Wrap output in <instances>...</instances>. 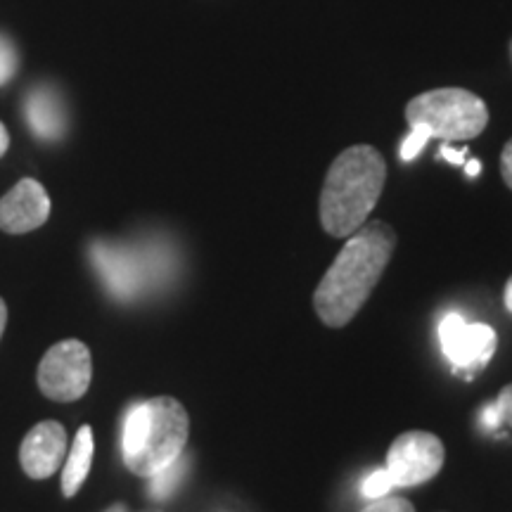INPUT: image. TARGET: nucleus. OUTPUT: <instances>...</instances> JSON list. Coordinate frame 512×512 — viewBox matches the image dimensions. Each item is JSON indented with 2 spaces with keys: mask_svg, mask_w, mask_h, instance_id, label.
<instances>
[{
  "mask_svg": "<svg viewBox=\"0 0 512 512\" xmlns=\"http://www.w3.org/2000/svg\"><path fill=\"white\" fill-rule=\"evenodd\" d=\"M50 216V197L36 178H22L8 195L0 197V230L24 235L41 228Z\"/></svg>",
  "mask_w": 512,
  "mask_h": 512,
  "instance_id": "obj_8",
  "label": "nucleus"
},
{
  "mask_svg": "<svg viewBox=\"0 0 512 512\" xmlns=\"http://www.w3.org/2000/svg\"><path fill=\"white\" fill-rule=\"evenodd\" d=\"M396 249V230L384 221H366L325 271L313 309L328 328H344L366 306Z\"/></svg>",
  "mask_w": 512,
  "mask_h": 512,
  "instance_id": "obj_1",
  "label": "nucleus"
},
{
  "mask_svg": "<svg viewBox=\"0 0 512 512\" xmlns=\"http://www.w3.org/2000/svg\"><path fill=\"white\" fill-rule=\"evenodd\" d=\"M93 451H95V439L93 430L88 425H83L72 441V448L67 451L62 467V494L67 498H74L81 491L83 482L88 479L93 465Z\"/></svg>",
  "mask_w": 512,
  "mask_h": 512,
  "instance_id": "obj_12",
  "label": "nucleus"
},
{
  "mask_svg": "<svg viewBox=\"0 0 512 512\" xmlns=\"http://www.w3.org/2000/svg\"><path fill=\"white\" fill-rule=\"evenodd\" d=\"M8 147H10V133H8V128L0 124V157L8 152Z\"/></svg>",
  "mask_w": 512,
  "mask_h": 512,
  "instance_id": "obj_22",
  "label": "nucleus"
},
{
  "mask_svg": "<svg viewBox=\"0 0 512 512\" xmlns=\"http://www.w3.org/2000/svg\"><path fill=\"white\" fill-rule=\"evenodd\" d=\"M494 403L498 408V415H501V425L512 427V382L505 384Z\"/></svg>",
  "mask_w": 512,
  "mask_h": 512,
  "instance_id": "obj_18",
  "label": "nucleus"
},
{
  "mask_svg": "<svg viewBox=\"0 0 512 512\" xmlns=\"http://www.w3.org/2000/svg\"><path fill=\"white\" fill-rule=\"evenodd\" d=\"M5 323H8V306H5L3 299H0V337L5 332Z\"/></svg>",
  "mask_w": 512,
  "mask_h": 512,
  "instance_id": "obj_24",
  "label": "nucleus"
},
{
  "mask_svg": "<svg viewBox=\"0 0 512 512\" xmlns=\"http://www.w3.org/2000/svg\"><path fill=\"white\" fill-rule=\"evenodd\" d=\"M503 299H505V309H508V311L512 313V275L508 278V283H505V294H503Z\"/></svg>",
  "mask_w": 512,
  "mask_h": 512,
  "instance_id": "obj_23",
  "label": "nucleus"
},
{
  "mask_svg": "<svg viewBox=\"0 0 512 512\" xmlns=\"http://www.w3.org/2000/svg\"><path fill=\"white\" fill-rule=\"evenodd\" d=\"M408 126L430 128L432 138L444 143L472 140L489 124V107L465 88H437L415 95L406 105Z\"/></svg>",
  "mask_w": 512,
  "mask_h": 512,
  "instance_id": "obj_4",
  "label": "nucleus"
},
{
  "mask_svg": "<svg viewBox=\"0 0 512 512\" xmlns=\"http://www.w3.org/2000/svg\"><path fill=\"white\" fill-rule=\"evenodd\" d=\"M105 512H131V510H128L124 503H117V505H112V508H107Z\"/></svg>",
  "mask_w": 512,
  "mask_h": 512,
  "instance_id": "obj_26",
  "label": "nucleus"
},
{
  "mask_svg": "<svg viewBox=\"0 0 512 512\" xmlns=\"http://www.w3.org/2000/svg\"><path fill=\"white\" fill-rule=\"evenodd\" d=\"M69 451L67 432L60 422L43 420L31 430L19 448V463L31 479H48L60 470Z\"/></svg>",
  "mask_w": 512,
  "mask_h": 512,
  "instance_id": "obj_9",
  "label": "nucleus"
},
{
  "mask_svg": "<svg viewBox=\"0 0 512 512\" xmlns=\"http://www.w3.org/2000/svg\"><path fill=\"white\" fill-rule=\"evenodd\" d=\"M361 512H415V508L411 501H406V498L387 494V496L373 498V501H370Z\"/></svg>",
  "mask_w": 512,
  "mask_h": 512,
  "instance_id": "obj_16",
  "label": "nucleus"
},
{
  "mask_svg": "<svg viewBox=\"0 0 512 512\" xmlns=\"http://www.w3.org/2000/svg\"><path fill=\"white\" fill-rule=\"evenodd\" d=\"M190 470V456H185V451L176 460H171L169 465H164L162 470H157L155 475L150 477V496L157 498V501H166L176 494L178 486L183 484L185 475Z\"/></svg>",
  "mask_w": 512,
  "mask_h": 512,
  "instance_id": "obj_13",
  "label": "nucleus"
},
{
  "mask_svg": "<svg viewBox=\"0 0 512 512\" xmlns=\"http://www.w3.org/2000/svg\"><path fill=\"white\" fill-rule=\"evenodd\" d=\"M24 117L36 138L60 140L67 131V110L60 93L50 86H34L24 100Z\"/></svg>",
  "mask_w": 512,
  "mask_h": 512,
  "instance_id": "obj_10",
  "label": "nucleus"
},
{
  "mask_svg": "<svg viewBox=\"0 0 512 512\" xmlns=\"http://www.w3.org/2000/svg\"><path fill=\"white\" fill-rule=\"evenodd\" d=\"M439 339L444 356L467 375L482 370L496 354L498 337L491 325L467 323L460 313H448L439 323Z\"/></svg>",
  "mask_w": 512,
  "mask_h": 512,
  "instance_id": "obj_7",
  "label": "nucleus"
},
{
  "mask_svg": "<svg viewBox=\"0 0 512 512\" xmlns=\"http://www.w3.org/2000/svg\"><path fill=\"white\" fill-rule=\"evenodd\" d=\"M91 256L93 264L98 266V273L102 275V280H105L112 294H117L121 299H128L138 292L140 271L131 254H126L124 249L105 245V242H98V245H93Z\"/></svg>",
  "mask_w": 512,
  "mask_h": 512,
  "instance_id": "obj_11",
  "label": "nucleus"
},
{
  "mask_svg": "<svg viewBox=\"0 0 512 512\" xmlns=\"http://www.w3.org/2000/svg\"><path fill=\"white\" fill-rule=\"evenodd\" d=\"M439 155L446 159V162H451V164H465V155H467V150H453L451 145L448 143H444L441 145V150H439Z\"/></svg>",
  "mask_w": 512,
  "mask_h": 512,
  "instance_id": "obj_21",
  "label": "nucleus"
},
{
  "mask_svg": "<svg viewBox=\"0 0 512 512\" xmlns=\"http://www.w3.org/2000/svg\"><path fill=\"white\" fill-rule=\"evenodd\" d=\"M482 425L486 430H496V427H501V415H498V408L496 403H486L484 411H482Z\"/></svg>",
  "mask_w": 512,
  "mask_h": 512,
  "instance_id": "obj_20",
  "label": "nucleus"
},
{
  "mask_svg": "<svg viewBox=\"0 0 512 512\" xmlns=\"http://www.w3.org/2000/svg\"><path fill=\"white\" fill-rule=\"evenodd\" d=\"M140 512H162V510H155V508H150V510H140Z\"/></svg>",
  "mask_w": 512,
  "mask_h": 512,
  "instance_id": "obj_27",
  "label": "nucleus"
},
{
  "mask_svg": "<svg viewBox=\"0 0 512 512\" xmlns=\"http://www.w3.org/2000/svg\"><path fill=\"white\" fill-rule=\"evenodd\" d=\"M446 460V448L432 432H403L392 441L387 453V467L394 486L427 484L441 472Z\"/></svg>",
  "mask_w": 512,
  "mask_h": 512,
  "instance_id": "obj_6",
  "label": "nucleus"
},
{
  "mask_svg": "<svg viewBox=\"0 0 512 512\" xmlns=\"http://www.w3.org/2000/svg\"><path fill=\"white\" fill-rule=\"evenodd\" d=\"M392 486H394V482H392V477H389L387 470H375L373 475L363 482V496L373 501V498L387 496Z\"/></svg>",
  "mask_w": 512,
  "mask_h": 512,
  "instance_id": "obj_17",
  "label": "nucleus"
},
{
  "mask_svg": "<svg viewBox=\"0 0 512 512\" xmlns=\"http://www.w3.org/2000/svg\"><path fill=\"white\" fill-rule=\"evenodd\" d=\"M501 174H503L505 185L512 190V138L505 143L501 152Z\"/></svg>",
  "mask_w": 512,
  "mask_h": 512,
  "instance_id": "obj_19",
  "label": "nucleus"
},
{
  "mask_svg": "<svg viewBox=\"0 0 512 512\" xmlns=\"http://www.w3.org/2000/svg\"><path fill=\"white\" fill-rule=\"evenodd\" d=\"M387 183V162L373 145L339 152L320 190V226L332 238H349L380 202Z\"/></svg>",
  "mask_w": 512,
  "mask_h": 512,
  "instance_id": "obj_2",
  "label": "nucleus"
},
{
  "mask_svg": "<svg viewBox=\"0 0 512 512\" xmlns=\"http://www.w3.org/2000/svg\"><path fill=\"white\" fill-rule=\"evenodd\" d=\"M93 358L79 339H64L53 344L38 366V387L48 399L72 403L91 387Z\"/></svg>",
  "mask_w": 512,
  "mask_h": 512,
  "instance_id": "obj_5",
  "label": "nucleus"
},
{
  "mask_svg": "<svg viewBox=\"0 0 512 512\" xmlns=\"http://www.w3.org/2000/svg\"><path fill=\"white\" fill-rule=\"evenodd\" d=\"M190 418L171 396L140 401L128 408L121 427V456L133 475L152 477L185 451Z\"/></svg>",
  "mask_w": 512,
  "mask_h": 512,
  "instance_id": "obj_3",
  "label": "nucleus"
},
{
  "mask_svg": "<svg viewBox=\"0 0 512 512\" xmlns=\"http://www.w3.org/2000/svg\"><path fill=\"white\" fill-rule=\"evenodd\" d=\"M465 171L467 176H477L479 171H482V164H479L477 159H470V162H465Z\"/></svg>",
  "mask_w": 512,
  "mask_h": 512,
  "instance_id": "obj_25",
  "label": "nucleus"
},
{
  "mask_svg": "<svg viewBox=\"0 0 512 512\" xmlns=\"http://www.w3.org/2000/svg\"><path fill=\"white\" fill-rule=\"evenodd\" d=\"M17 69H19V53H17L15 41H12L8 34L0 31V86H5V83L15 79Z\"/></svg>",
  "mask_w": 512,
  "mask_h": 512,
  "instance_id": "obj_14",
  "label": "nucleus"
},
{
  "mask_svg": "<svg viewBox=\"0 0 512 512\" xmlns=\"http://www.w3.org/2000/svg\"><path fill=\"white\" fill-rule=\"evenodd\" d=\"M430 140H432L430 128L411 126V136L403 140V145H401V159H403V162H413V159L418 157L422 150H425V145L430 143Z\"/></svg>",
  "mask_w": 512,
  "mask_h": 512,
  "instance_id": "obj_15",
  "label": "nucleus"
}]
</instances>
